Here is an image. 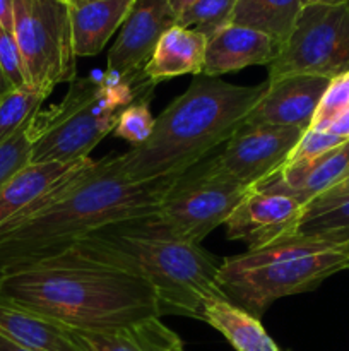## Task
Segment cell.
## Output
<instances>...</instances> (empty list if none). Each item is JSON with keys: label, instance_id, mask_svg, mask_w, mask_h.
<instances>
[{"label": "cell", "instance_id": "cell-3", "mask_svg": "<svg viewBox=\"0 0 349 351\" xmlns=\"http://www.w3.org/2000/svg\"><path fill=\"white\" fill-rule=\"evenodd\" d=\"M267 88V81L238 86L195 75L187 91L156 117L149 139L118 154L120 171L133 182L180 177L231 139Z\"/></svg>", "mask_w": 349, "mask_h": 351}, {"label": "cell", "instance_id": "cell-1", "mask_svg": "<svg viewBox=\"0 0 349 351\" xmlns=\"http://www.w3.org/2000/svg\"><path fill=\"white\" fill-rule=\"evenodd\" d=\"M0 300L72 329L109 331L161 317L154 288L84 245L0 276Z\"/></svg>", "mask_w": 349, "mask_h": 351}, {"label": "cell", "instance_id": "cell-16", "mask_svg": "<svg viewBox=\"0 0 349 351\" xmlns=\"http://www.w3.org/2000/svg\"><path fill=\"white\" fill-rule=\"evenodd\" d=\"M346 177H349V141L307 167L277 170L252 189L289 195L307 208L318 195L341 184Z\"/></svg>", "mask_w": 349, "mask_h": 351}, {"label": "cell", "instance_id": "cell-26", "mask_svg": "<svg viewBox=\"0 0 349 351\" xmlns=\"http://www.w3.org/2000/svg\"><path fill=\"white\" fill-rule=\"evenodd\" d=\"M346 141L334 136L328 130L307 129L294 149L291 151L289 158L279 170H294V168H303L307 165L313 163L320 156H324L328 151L335 149L337 146L344 144Z\"/></svg>", "mask_w": 349, "mask_h": 351}, {"label": "cell", "instance_id": "cell-37", "mask_svg": "<svg viewBox=\"0 0 349 351\" xmlns=\"http://www.w3.org/2000/svg\"><path fill=\"white\" fill-rule=\"evenodd\" d=\"M12 86H10V82L7 81V77L3 75L2 69H0V101H2L3 98H5L7 95H9L10 91H12Z\"/></svg>", "mask_w": 349, "mask_h": 351}, {"label": "cell", "instance_id": "cell-31", "mask_svg": "<svg viewBox=\"0 0 349 351\" xmlns=\"http://www.w3.org/2000/svg\"><path fill=\"white\" fill-rule=\"evenodd\" d=\"M346 201H349V177H346L341 184L328 189L327 192L318 195L315 201H311L310 204L305 208V215H311V213H317L322 211V209L332 208V206L342 204V202Z\"/></svg>", "mask_w": 349, "mask_h": 351}, {"label": "cell", "instance_id": "cell-23", "mask_svg": "<svg viewBox=\"0 0 349 351\" xmlns=\"http://www.w3.org/2000/svg\"><path fill=\"white\" fill-rule=\"evenodd\" d=\"M50 96V93L24 86L12 89L0 101V144L14 136L21 127L26 125L41 110V103Z\"/></svg>", "mask_w": 349, "mask_h": 351}, {"label": "cell", "instance_id": "cell-12", "mask_svg": "<svg viewBox=\"0 0 349 351\" xmlns=\"http://www.w3.org/2000/svg\"><path fill=\"white\" fill-rule=\"evenodd\" d=\"M177 24L166 0H133L118 38L108 51L106 75L130 77L142 74L161 36Z\"/></svg>", "mask_w": 349, "mask_h": 351}, {"label": "cell", "instance_id": "cell-6", "mask_svg": "<svg viewBox=\"0 0 349 351\" xmlns=\"http://www.w3.org/2000/svg\"><path fill=\"white\" fill-rule=\"evenodd\" d=\"M349 269V242L293 235L219 264L218 285L229 302L260 319L276 300L315 290Z\"/></svg>", "mask_w": 349, "mask_h": 351}, {"label": "cell", "instance_id": "cell-38", "mask_svg": "<svg viewBox=\"0 0 349 351\" xmlns=\"http://www.w3.org/2000/svg\"><path fill=\"white\" fill-rule=\"evenodd\" d=\"M164 351H185V348H183V343H181V339L178 338L177 341L173 343V345L168 346V348L164 350Z\"/></svg>", "mask_w": 349, "mask_h": 351}, {"label": "cell", "instance_id": "cell-21", "mask_svg": "<svg viewBox=\"0 0 349 351\" xmlns=\"http://www.w3.org/2000/svg\"><path fill=\"white\" fill-rule=\"evenodd\" d=\"M202 321L221 332L236 351H279L260 319L253 317L228 298H211L204 305Z\"/></svg>", "mask_w": 349, "mask_h": 351}, {"label": "cell", "instance_id": "cell-22", "mask_svg": "<svg viewBox=\"0 0 349 351\" xmlns=\"http://www.w3.org/2000/svg\"><path fill=\"white\" fill-rule=\"evenodd\" d=\"M301 9V0H236L231 24L262 31L284 45Z\"/></svg>", "mask_w": 349, "mask_h": 351}, {"label": "cell", "instance_id": "cell-4", "mask_svg": "<svg viewBox=\"0 0 349 351\" xmlns=\"http://www.w3.org/2000/svg\"><path fill=\"white\" fill-rule=\"evenodd\" d=\"M79 242L116 266L142 276L156 291L161 315L204 317L211 298H226L219 264L201 245L185 242L154 215L109 223Z\"/></svg>", "mask_w": 349, "mask_h": 351}, {"label": "cell", "instance_id": "cell-25", "mask_svg": "<svg viewBox=\"0 0 349 351\" xmlns=\"http://www.w3.org/2000/svg\"><path fill=\"white\" fill-rule=\"evenodd\" d=\"M298 235L325 240L332 243L349 242V201L322 211L305 215Z\"/></svg>", "mask_w": 349, "mask_h": 351}, {"label": "cell", "instance_id": "cell-13", "mask_svg": "<svg viewBox=\"0 0 349 351\" xmlns=\"http://www.w3.org/2000/svg\"><path fill=\"white\" fill-rule=\"evenodd\" d=\"M269 82L266 95L243 123L284 125L307 130L331 79L320 75H284Z\"/></svg>", "mask_w": 349, "mask_h": 351}, {"label": "cell", "instance_id": "cell-8", "mask_svg": "<svg viewBox=\"0 0 349 351\" xmlns=\"http://www.w3.org/2000/svg\"><path fill=\"white\" fill-rule=\"evenodd\" d=\"M248 192L250 187L218 173L207 156L177 178L156 216L178 239L201 245L228 221Z\"/></svg>", "mask_w": 349, "mask_h": 351}, {"label": "cell", "instance_id": "cell-14", "mask_svg": "<svg viewBox=\"0 0 349 351\" xmlns=\"http://www.w3.org/2000/svg\"><path fill=\"white\" fill-rule=\"evenodd\" d=\"M94 160L70 163H29L17 171L0 189V226L29 215L43 206L68 178L74 177Z\"/></svg>", "mask_w": 349, "mask_h": 351}, {"label": "cell", "instance_id": "cell-5", "mask_svg": "<svg viewBox=\"0 0 349 351\" xmlns=\"http://www.w3.org/2000/svg\"><path fill=\"white\" fill-rule=\"evenodd\" d=\"M154 86L144 72L130 77H75L60 103L40 110L31 120L29 163H70L89 158L115 130L123 110L153 98Z\"/></svg>", "mask_w": 349, "mask_h": 351}, {"label": "cell", "instance_id": "cell-32", "mask_svg": "<svg viewBox=\"0 0 349 351\" xmlns=\"http://www.w3.org/2000/svg\"><path fill=\"white\" fill-rule=\"evenodd\" d=\"M325 130H328V132L334 134V136L341 137V139L349 141V110H346L341 115L335 117V119L328 123V127Z\"/></svg>", "mask_w": 349, "mask_h": 351}, {"label": "cell", "instance_id": "cell-20", "mask_svg": "<svg viewBox=\"0 0 349 351\" xmlns=\"http://www.w3.org/2000/svg\"><path fill=\"white\" fill-rule=\"evenodd\" d=\"M0 332L34 351H79L65 326L0 300Z\"/></svg>", "mask_w": 349, "mask_h": 351}, {"label": "cell", "instance_id": "cell-36", "mask_svg": "<svg viewBox=\"0 0 349 351\" xmlns=\"http://www.w3.org/2000/svg\"><path fill=\"white\" fill-rule=\"evenodd\" d=\"M341 3H349V0H301V5H341Z\"/></svg>", "mask_w": 349, "mask_h": 351}, {"label": "cell", "instance_id": "cell-29", "mask_svg": "<svg viewBox=\"0 0 349 351\" xmlns=\"http://www.w3.org/2000/svg\"><path fill=\"white\" fill-rule=\"evenodd\" d=\"M346 110H349V72L331 79L308 129L325 130L328 123Z\"/></svg>", "mask_w": 349, "mask_h": 351}, {"label": "cell", "instance_id": "cell-9", "mask_svg": "<svg viewBox=\"0 0 349 351\" xmlns=\"http://www.w3.org/2000/svg\"><path fill=\"white\" fill-rule=\"evenodd\" d=\"M267 71V81L300 74L334 79L349 72V3L303 7Z\"/></svg>", "mask_w": 349, "mask_h": 351}, {"label": "cell", "instance_id": "cell-30", "mask_svg": "<svg viewBox=\"0 0 349 351\" xmlns=\"http://www.w3.org/2000/svg\"><path fill=\"white\" fill-rule=\"evenodd\" d=\"M0 69L14 89L27 86L24 62L12 31L0 26Z\"/></svg>", "mask_w": 349, "mask_h": 351}, {"label": "cell", "instance_id": "cell-15", "mask_svg": "<svg viewBox=\"0 0 349 351\" xmlns=\"http://www.w3.org/2000/svg\"><path fill=\"white\" fill-rule=\"evenodd\" d=\"M281 50L283 43L276 38L252 27L229 24L207 40L202 75L219 77L252 65H270Z\"/></svg>", "mask_w": 349, "mask_h": 351}, {"label": "cell", "instance_id": "cell-18", "mask_svg": "<svg viewBox=\"0 0 349 351\" xmlns=\"http://www.w3.org/2000/svg\"><path fill=\"white\" fill-rule=\"evenodd\" d=\"M207 38L178 24L161 36L153 57L144 67V75L157 84L159 81L183 74H202Z\"/></svg>", "mask_w": 349, "mask_h": 351}, {"label": "cell", "instance_id": "cell-28", "mask_svg": "<svg viewBox=\"0 0 349 351\" xmlns=\"http://www.w3.org/2000/svg\"><path fill=\"white\" fill-rule=\"evenodd\" d=\"M33 120V119H31ZM31 120L21 127L10 139L0 144V189L26 165L31 158Z\"/></svg>", "mask_w": 349, "mask_h": 351}, {"label": "cell", "instance_id": "cell-2", "mask_svg": "<svg viewBox=\"0 0 349 351\" xmlns=\"http://www.w3.org/2000/svg\"><path fill=\"white\" fill-rule=\"evenodd\" d=\"M177 178L130 180L116 153L92 161L43 206L0 226V276L55 256L109 223L154 215Z\"/></svg>", "mask_w": 349, "mask_h": 351}, {"label": "cell", "instance_id": "cell-7", "mask_svg": "<svg viewBox=\"0 0 349 351\" xmlns=\"http://www.w3.org/2000/svg\"><path fill=\"white\" fill-rule=\"evenodd\" d=\"M12 33L27 86L50 93L77 77L67 0H14Z\"/></svg>", "mask_w": 349, "mask_h": 351}, {"label": "cell", "instance_id": "cell-17", "mask_svg": "<svg viewBox=\"0 0 349 351\" xmlns=\"http://www.w3.org/2000/svg\"><path fill=\"white\" fill-rule=\"evenodd\" d=\"M133 0H96L70 5L72 41L75 57H94L125 23Z\"/></svg>", "mask_w": 349, "mask_h": 351}, {"label": "cell", "instance_id": "cell-33", "mask_svg": "<svg viewBox=\"0 0 349 351\" xmlns=\"http://www.w3.org/2000/svg\"><path fill=\"white\" fill-rule=\"evenodd\" d=\"M14 0H0V26L12 31Z\"/></svg>", "mask_w": 349, "mask_h": 351}, {"label": "cell", "instance_id": "cell-19", "mask_svg": "<svg viewBox=\"0 0 349 351\" xmlns=\"http://www.w3.org/2000/svg\"><path fill=\"white\" fill-rule=\"evenodd\" d=\"M79 351H164L178 336L159 317H151L123 329L88 331L67 328Z\"/></svg>", "mask_w": 349, "mask_h": 351}, {"label": "cell", "instance_id": "cell-10", "mask_svg": "<svg viewBox=\"0 0 349 351\" xmlns=\"http://www.w3.org/2000/svg\"><path fill=\"white\" fill-rule=\"evenodd\" d=\"M303 134L305 130L298 127L243 123L226 143L224 149L212 154V168L252 189L286 163Z\"/></svg>", "mask_w": 349, "mask_h": 351}, {"label": "cell", "instance_id": "cell-24", "mask_svg": "<svg viewBox=\"0 0 349 351\" xmlns=\"http://www.w3.org/2000/svg\"><path fill=\"white\" fill-rule=\"evenodd\" d=\"M235 5L236 0H194L178 16L177 24L197 31L209 40L231 24Z\"/></svg>", "mask_w": 349, "mask_h": 351}, {"label": "cell", "instance_id": "cell-35", "mask_svg": "<svg viewBox=\"0 0 349 351\" xmlns=\"http://www.w3.org/2000/svg\"><path fill=\"white\" fill-rule=\"evenodd\" d=\"M192 2H194V0H166V3L171 7V10L177 14V19H178V16H180V14L183 12L188 5H190Z\"/></svg>", "mask_w": 349, "mask_h": 351}, {"label": "cell", "instance_id": "cell-11", "mask_svg": "<svg viewBox=\"0 0 349 351\" xmlns=\"http://www.w3.org/2000/svg\"><path fill=\"white\" fill-rule=\"evenodd\" d=\"M305 216V206L284 194L250 189L226 225V237L243 240L248 250L270 245L296 235Z\"/></svg>", "mask_w": 349, "mask_h": 351}, {"label": "cell", "instance_id": "cell-27", "mask_svg": "<svg viewBox=\"0 0 349 351\" xmlns=\"http://www.w3.org/2000/svg\"><path fill=\"white\" fill-rule=\"evenodd\" d=\"M154 120L156 119L149 110V99H140L123 110L113 132L116 134V137L132 144V147L140 146L153 134Z\"/></svg>", "mask_w": 349, "mask_h": 351}, {"label": "cell", "instance_id": "cell-39", "mask_svg": "<svg viewBox=\"0 0 349 351\" xmlns=\"http://www.w3.org/2000/svg\"><path fill=\"white\" fill-rule=\"evenodd\" d=\"M88 2H96V0H67L68 5H82V3Z\"/></svg>", "mask_w": 349, "mask_h": 351}, {"label": "cell", "instance_id": "cell-34", "mask_svg": "<svg viewBox=\"0 0 349 351\" xmlns=\"http://www.w3.org/2000/svg\"><path fill=\"white\" fill-rule=\"evenodd\" d=\"M0 351H34V350L26 348V346L12 341V339H9L7 336H3L2 332H0Z\"/></svg>", "mask_w": 349, "mask_h": 351}]
</instances>
